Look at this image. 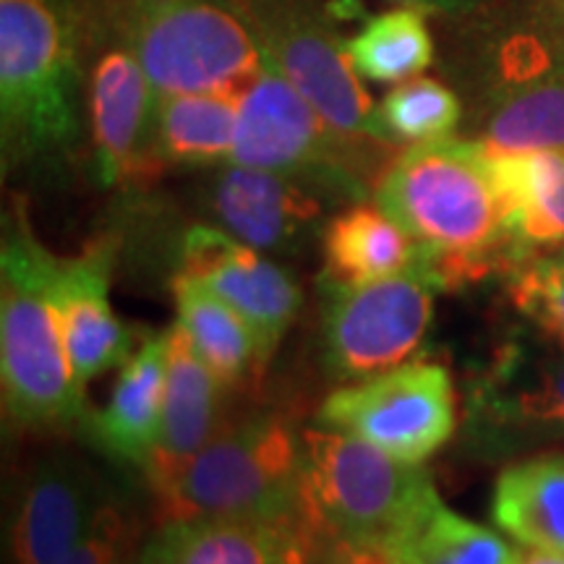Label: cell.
I'll return each mask as SVG.
<instances>
[{
  "mask_svg": "<svg viewBox=\"0 0 564 564\" xmlns=\"http://www.w3.org/2000/svg\"><path fill=\"white\" fill-rule=\"evenodd\" d=\"M291 535L301 541L303 549L312 554V560L316 564H392L379 549L343 539V535L335 533L333 528L324 525L322 520L308 510V505L306 510H303L301 523L295 525V531Z\"/></svg>",
  "mask_w": 564,
  "mask_h": 564,
  "instance_id": "cell-31",
  "label": "cell"
},
{
  "mask_svg": "<svg viewBox=\"0 0 564 564\" xmlns=\"http://www.w3.org/2000/svg\"><path fill=\"white\" fill-rule=\"evenodd\" d=\"M392 564H520L523 554L491 528L436 502L413 528L387 544Z\"/></svg>",
  "mask_w": 564,
  "mask_h": 564,
  "instance_id": "cell-27",
  "label": "cell"
},
{
  "mask_svg": "<svg viewBox=\"0 0 564 564\" xmlns=\"http://www.w3.org/2000/svg\"><path fill=\"white\" fill-rule=\"evenodd\" d=\"M207 209L217 228L257 251L293 253L322 225L327 199L285 175L228 162L207 183Z\"/></svg>",
  "mask_w": 564,
  "mask_h": 564,
  "instance_id": "cell-15",
  "label": "cell"
},
{
  "mask_svg": "<svg viewBox=\"0 0 564 564\" xmlns=\"http://www.w3.org/2000/svg\"><path fill=\"white\" fill-rule=\"evenodd\" d=\"M468 423L491 449L564 440V345H502L470 392Z\"/></svg>",
  "mask_w": 564,
  "mask_h": 564,
  "instance_id": "cell-13",
  "label": "cell"
},
{
  "mask_svg": "<svg viewBox=\"0 0 564 564\" xmlns=\"http://www.w3.org/2000/svg\"><path fill=\"white\" fill-rule=\"evenodd\" d=\"M322 280L361 285L415 270L419 246L377 204H348L322 225Z\"/></svg>",
  "mask_w": 564,
  "mask_h": 564,
  "instance_id": "cell-21",
  "label": "cell"
},
{
  "mask_svg": "<svg viewBox=\"0 0 564 564\" xmlns=\"http://www.w3.org/2000/svg\"><path fill=\"white\" fill-rule=\"evenodd\" d=\"M97 502L95 474L82 460H40L21 486L9 523L11 564H55L87 531Z\"/></svg>",
  "mask_w": 564,
  "mask_h": 564,
  "instance_id": "cell-17",
  "label": "cell"
},
{
  "mask_svg": "<svg viewBox=\"0 0 564 564\" xmlns=\"http://www.w3.org/2000/svg\"><path fill=\"white\" fill-rule=\"evenodd\" d=\"M546 257L552 259L554 264H560V267H564V246H560V249H554V251H546Z\"/></svg>",
  "mask_w": 564,
  "mask_h": 564,
  "instance_id": "cell-36",
  "label": "cell"
},
{
  "mask_svg": "<svg viewBox=\"0 0 564 564\" xmlns=\"http://www.w3.org/2000/svg\"><path fill=\"white\" fill-rule=\"evenodd\" d=\"M463 112L460 95L432 76H415L394 84L377 105L379 126L394 147L453 137L463 121Z\"/></svg>",
  "mask_w": 564,
  "mask_h": 564,
  "instance_id": "cell-28",
  "label": "cell"
},
{
  "mask_svg": "<svg viewBox=\"0 0 564 564\" xmlns=\"http://www.w3.org/2000/svg\"><path fill=\"white\" fill-rule=\"evenodd\" d=\"M510 230L528 259L564 246V152H494Z\"/></svg>",
  "mask_w": 564,
  "mask_h": 564,
  "instance_id": "cell-25",
  "label": "cell"
},
{
  "mask_svg": "<svg viewBox=\"0 0 564 564\" xmlns=\"http://www.w3.org/2000/svg\"><path fill=\"white\" fill-rule=\"evenodd\" d=\"M322 348L340 379H369L411 361L434 319L436 285L421 272L335 285L322 280Z\"/></svg>",
  "mask_w": 564,
  "mask_h": 564,
  "instance_id": "cell-11",
  "label": "cell"
},
{
  "mask_svg": "<svg viewBox=\"0 0 564 564\" xmlns=\"http://www.w3.org/2000/svg\"><path fill=\"white\" fill-rule=\"evenodd\" d=\"M520 564H564V556L562 554H546V552H528L523 554V560Z\"/></svg>",
  "mask_w": 564,
  "mask_h": 564,
  "instance_id": "cell-34",
  "label": "cell"
},
{
  "mask_svg": "<svg viewBox=\"0 0 564 564\" xmlns=\"http://www.w3.org/2000/svg\"><path fill=\"white\" fill-rule=\"evenodd\" d=\"M178 257V274L199 280L217 299L236 308L251 324L264 356L272 361L303 306L299 280L217 225H192L183 232Z\"/></svg>",
  "mask_w": 564,
  "mask_h": 564,
  "instance_id": "cell-14",
  "label": "cell"
},
{
  "mask_svg": "<svg viewBox=\"0 0 564 564\" xmlns=\"http://www.w3.org/2000/svg\"><path fill=\"white\" fill-rule=\"evenodd\" d=\"M223 390L178 324L167 329V373L160 436L144 476L152 491L173 478L199 449L207 447L223 423Z\"/></svg>",
  "mask_w": 564,
  "mask_h": 564,
  "instance_id": "cell-18",
  "label": "cell"
},
{
  "mask_svg": "<svg viewBox=\"0 0 564 564\" xmlns=\"http://www.w3.org/2000/svg\"><path fill=\"white\" fill-rule=\"evenodd\" d=\"M154 497L160 523L223 518L293 533L306 510L303 440L278 413L225 423Z\"/></svg>",
  "mask_w": 564,
  "mask_h": 564,
  "instance_id": "cell-6",
  "label": "cell"
},
{
  "mask_svg": "<svg viewBox=\"0 0 564 564\" xmlns=\"http://www.w3.org/2000/svg\"><path fill=\"white\" fill-rule=\"evenodd\" d=\"M429 13L413 6H392L366 17L348 37V58L358 79L369 84H403L436 61V40Z\"/></svg>",
  "mask_w": 564,
  "mask_h": 564,
  "instance_id": "cell-26",
  "label": "cell"
},
{
  "mask_svg": "<svg viewBox=\"0 0 564 564\" xmlns=\"http://www.w3.org/2000/svg\"><path fill=\"white\" fill-rule=\"evenodd\" d=\"M58 257L13 199L0 249V387L6 421L26 432L87 426L84 387L70 369L55 301Z\"/></svg>",
  "mask_w": 564,
  "mask_h": 564,
  "instance_id": "cell-3",
  "label": "cell"
},
{
  "mask_svg": "<svg viewBox=\"0 0 564 564\" xmlns=\"http://www.w3.org/2000/svg\"><path fill=\"white\" fill-rule=\"evenodd\" d=\"M89 40L133 53L154 89H243L262 51L236 0H74Z\"/></svg>",
  "mask_w": 564,
  "mask_h": 564,
  "instance_id": "cell-5",
  "label": "cell"
},
{
  "mask_svg": "<svg viewBox=\"0 0 564 564\" xmlns=\"http://www.w3.org/2000/svg\"><path fill=\"white\" fill-rule=\"evenodd\" d=\"M392 6H413V9L426 11L429 17H440L444 21H455L474 17V13H481L491 9L499 0H390Z\"/></svg>",
  "mask_w": 564,
  "mask_h": 564,
  "instance_id": "cell-32",
  "label": "cell"
},
{
  "mask_svg": "<svg viewBox=\"0 0 564 564\" xmlns=\"http://www.w3.org/2000/svg\"><path fill=\"white\" fill-rule=\"evenodd\" d=\"M507 278L514 308L564 345V267L535 253Z\"/></svg>",
  "mask_w": 564,
  "mask_h": 564,
  "instance_id": "cell-29",
  "label": "cell"
},
{
  "mask_svg": "<svg viewBox=\"0 0 564 564\" xmlns=\"http://www.w3.org/2000/svg\"><path fill=\"white\" fill-rule=\"evenodd\" d=\"M390 152L384 141L335 131L267 58L241 89L230 158L236 165L285 175L327 202L356 204L373 194Z\"/></svg>",
  "mask_w": 564,
  "mask_h": 564,
  "instance_id": "cell-7",
  "label": "cell"
},
{
  "mask_svg": "<svg viewBox=\"0 0 564 564\" xmlns=\"http://www.w3.org/2000/svg\"><path fill=\"white\" fill-rule=\"evenodd\" d=\"M241 89L158 91L154 152L160 165L217 167L232 158Z\"/></svg>",
  "mask_w": 564,
  "mask_h": 564,
  "instance_id": "cell-22",
  "label": "cell"
},
{
  "mask_svg": "<svg viewBox=\"0 0 564 564\" xmlns=\"http://www.w3.org/2000/svg\"><path fill=\"white\" fill-rule=\"evenodd\" d=\"M87 131L91 173L100 186H129L160 171L154 152L158 89L133 53L89 40Z\"/></svg>",
  "mask_w": 564,
  "mask_h": 564,
  "instance_id": "cell-12",
  "label": "cell"
},
{
  "mask_svg": "<svg viewBox=\"0 0 564 564\" xmlns=\"http://www.w3.org/2000/svg\"><path fill=\"white\" fill-rule=\"evenodd\" d=\"M288 564H316L312 560V554H308L301 541L293 539V535H291V544H288Z\"/></svg>",
  "mask_w": 564,
  "mask_h": 564,
  "instance_id": "cell-33",
  "label": "cell"
},
{
  "mask_svg": "<svg viewBox=\"0 0 564 564\" xmlns=\"http://www.w3.org/2000/svg\"><path fill=\"white\" fill-rule=\"evenodd\" d=\"M259 51L335 131L392 144L350 66L345 13L327 0H236ZM394 147V144H392Z\"/></svg>",
  "mask_w": 564,
  "mask_h": 564,
  "instance_id": "cell-9",
  "label": "cell"
},
{
  "mask_svg": "<svg viewBox=\"0 0 564 564\" xmlns=\"http://www.w3.org/2000/svg\"><path fill=\"white\" fill-rule=\"evenodd\" d=\"M288 544L291 533L249 520H167L139 564H288Z\"/></svg>",
  "mask_w": 564,
  "mask_h": 564,
  "instance_id": "cell-24",
  "label": "cell"
},
{
  "mask_svg": "<svg viewBox=\"0 0 564 564\" xmlns=\"http://www.w3.org/2000/svg\"><path fill=\"white\" fill-rule=\"evenodd\" d=\"M384 209L419 246V264L436 291H457L525 262L514 243L494 152L478 139H436L392 154L373 186Z\"/></svg>",
  "mask_w": 564,
  "mask_h": 564,
  "instance_id": "cell-1",
  "label": "cell"
},
{
  "mask_svg": "<svg viewBox=\"0 0 564 564\" xmlns=\"http://www.w3.org/2000/svg\"><path fill=\"white\" fill-rule=\"evenodd\" d=\"M167 373V329L147 333L118 369L110 400L89 413L87 429L97 447L112 460L144 470L160 436Z\"/></svg>",
  "mask_w": 564,
  "mask_h": 564,
  "instance_id": "cell-19",
  "label": "cell"
},
{
  "mask_svg": "<svg viewBox=\"0 0 564 564\" xmlns=\"http://www.w3.org/2000/svg\"><path fill=\"white\" fill-rule=\"evenodd\" d=\"M301 440L308 510L343 539L382 552L442 499L426 468L356 436L306 429Z\"/></svg>",
  "mask_w": 564,
  "mask_h": 564,
  "instance_id": "cell-8",
  "label": "cell"
},
{
  "mask_svg": "<svg viewBox=\"0 0 564 564\" xmlns=\"http://www.w3.org/2000/svg\"><path fill=\"white\" fill-rule=\"evenodd\" d=\"M112 257L116 249L108 238H97L79 257L61 259L55 274L63 340L82 387L105 371L121 369L141 343L139 329L123 324L110 306Z\"/></svg>",
  "mask_w": 564,
  "mask_h": 564,
  "instance_id": "cell-16",
  "label": "cell"
},
{
  "mask_svg": "<svg viewBox=\"0 0 564 564\" xmlns=\"http://www.w3.org/2000/svg\"><path fill=\"white\" fill-rule=\"evenodd\" d=\"M89 45L74 0H0L3 173H55L87 131Z\"/></svg>",
  "mask_w": 564,
  "mask_h": 564,
  "instance_id": "cell-2",
  "label": "cell"
},
{
  "mask_svg": "<svg viewBox=\"0 0 564 564\" xmlns=\"http://www.w3.org/2000/svg\"><path fill=\"white\" fill-rule=\"evenodd\" d=\"M137 544V528L112 505H102L87 531L55 564H126Z\"/></svg>",
  "mask_w": 564,
  "mask_h": 564,
  "instance_id": "cell-30",
  "label": "cell"
},
{
  "mask_svg": "<svg viewBox=\"0 0 564 564\" xmlns=\"http://www.w3.org/2000/svg\"><path fill=\"white\" fill-rule=\"evenodd\" d=\"M460 21V63L476 91L478 141L489 152H564V32L544 0Z\"/></svg>",
  "mask_w": 564,
  "mask_h": 564,
  "instance_id": "cell-4",
  "label": "cell"
},
{
  "mask_svg": "<svg viewBox=\"0 0 564 564\" xmlns=\"http://www.w3.org/2000/svg\"><path fill=\"white\" fill-rule=\"evenodd\" d=\"M491 518L525 549L564 556V453L507 465L494 484Z\"/></svg>",
  "mask_w": 564,
  "mask_h": 564,
  "instance_id": "cell-23",
  "label": "cell"
},
{
  "mask_svg": "<svg viewBox=\"0 0 564 564\" xmlns=\"http://www.w3.org/2000/svg\"><path fill=\"white\" fill-rule=\"evenodd\" d=\"M316 423L356 436L394 460L423 465L455 434L453 377L442 364L408 361L335 390L322 403Z\"/></svg>",
  "mask_w": 564,
  "mask_h": 564,
  "instance_id": "cell-10",
  "label": "cell"
},
{
  "mask_svg": "<svg viewBox=\"0 0 564 564\" xmlns=\"http://www.w3.org/2000/svg\"><path fill=\"white\" fill-rule=\"evenodd\" d=\"M173 295L178 312L175 324L225 390H243L262 379L270 358L251 324L236 308L186 274H175Z\"/></svg>",
  "mask_w": 564,
  "mask_h": 564,
  "instance_id": "cell-20",
  "label": "cell"
},
{
  "mask_svg": "<svg viewBox=\"0 0 564 564\" xmlns=\"http://www.w3.org/2000/svg\"><path fill=\"white\" fill-rule=\"evenodd\" d=\"M544 6L554 17L556 24H560V30L564 32V0H544Z\"/></svg>",
  "mask_w": 564,
  "mask_h": 564,
  "instance_id": "cell-35",
  "label": "cell"
}]
</instances>
